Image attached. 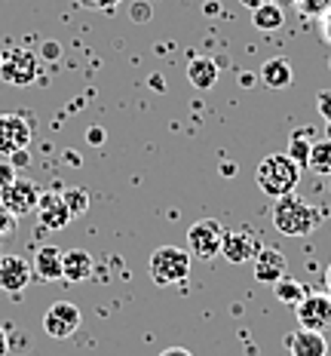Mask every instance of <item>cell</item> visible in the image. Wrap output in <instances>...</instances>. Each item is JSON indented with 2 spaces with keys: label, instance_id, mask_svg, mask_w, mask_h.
Listing matches in <instances>:
<instances>
[{
  "label": "cell",
  "instance_id": "f546056e",
  "mask_svg": "<svg viewBox=\"0 0 331 356\" xmlns=\"http://www.w3.org/2000/svg\"><path fill=\"white\" fill-rule=\"evenodd\" d=\"M86 142H90V145H101V142H105V132H101L99 126H92V129L86 132Z\"/></svg>",
  "mask_w": 331,
  "mask_h": 356
},
{
  "label": "cell",
  "instance_id": "e575fe53",
  "mask_svg": "<svg viewBox=\"0 0 331 356\" xmlns=\"http://www.w3.org/2000/svg\"><path fill=\"white\" fill-rule=\"evenodd\" d=\"M325 289H328V295H331V264L325 267Z\"/></svg>",
  "mask_w": 331,
  "mask_h": 356
},
{
  "label": "cell",
  "instance_id": "ba28073f",
  "mask_svg": "<svg viewBox=\"0 0 331 356\" xmlns=\"http://www.w3.org/2000/svg\"><path fill=\"white\" fill-rule=\"evenodd\" d=\"M31 136H34V129H31V123H28V117L0 114V154L12 157V154L25 151Z\"/></svg>",
  "mask_w": 331,
  "mask_h": 356
},
{
  "label": "cell",
  "instance_id": "44dd1931",
  "mask_svg": "<svg viewBox=\"0 0 331 356\" xmlns=\"http://www.w3.org/2000/svg\"><path fill=\"white\" fill-rule=\"evenodd\" d=\"M310 138H307V129H294L291 132V138H289V157L298 163L300 169H307V163H310Z\"/></svg>",
  "mask_w": 331,
  "mask_h": 356
},
{
  "label": "cell",
  "instance_id": "30bf717a",
  "mask_svg": "<svg viewBox=\"0 0 331 356\" xmlns=\"http://www.w3.org/2000/svg\"><path fill=\"white\" fill-rule=\"evenodd\" d=\"M43 191L37 188V184L31 181V178H16V181L10 184V188L0 194V203L6 206L12 215H31L37 209V200H40Z\"/></svg>",
  "mask_w": 331,
  "mask_h": 356
},
{
  "label": "cell",
  "instance_id": "1f68e13d",
  "mask_svg": "<svg viewBox=\"0 0 331 356\" xmlns=\"http://www.w3.org/2000/svg\"><path fill=\"white\" fill-rule=\"evenodd\" d=\"M160 356H194L190 350H184V347H169V350H163Z\"/></svg>",
  "mask_w": 331,
  "mask_h": 356
},
{
  "label": "cell",
  "instance_id": "d6a6232c",
  "mask_svg": "<svg viewBox=\"0 0 331 356\" xmlns=\"http://www.w3.org/2000/svg\"><path fill=\"white\" fill-rule=\"evenodd\" d=\"M242 6H248V10H257V6H264V3H273V0H239Z\"/></svg>",
  "mask_w": 331,
  "mask_h": 356
},
{
  "label": "cell",
  "instance_id": "8992f818",
  "mask_svg": "<svg viewBox=\"0 0 331 356\" xmlns=\"http://www.w3.org/2000/svg\"><path fill=\"white\" fill-rule=\"evenodd\" d=\"M80 325H83V314H80V307L77 304H71V301L49 304L46 314H43V332H46L49 338H56V341L71 338Z\"/></svg>",
  "mask_w": 331,
  "mask_h": 356
},
{
  "label": "cell",
  "instance_id": "9c48e42d",
  "mask_svg": "<svg viewBox=\"0 0 331 356\" xmlns=\"http://www.w3.org/2000/svg\"><path fill=\"white\" fill-rule=\"evenodd\" d=\"M34 267L22 255H3L0 258V292L6 295H22L31 283Z\"/></svg>",
  "mask_w": 331,
  "mask_h": 356
},
{
  "label": "cell",
  "instance_id": "d590c367",
  "mask_svg": "<svg viewBox=\"0 0 331 356\" xmlns=\"http://www.w3.org/2000/svg\"><path fill=\"white\" fill-rule=\"evenodd\" d=\"M273 3H276V6H282V10H285V6H294L298 0H273Z\"/></svg>",
  "mask_w": 331,
  "mask_h": 356
},
{
  "label": "cell",
  "instance_id": "d6986e66",
  "mask_svg": "<svg viewBox=\"0 0 331 356\" xmlns=\"http://www.w3.org/2000/svg\"><path fill=\"white\" fill-rule=\"evenodd\" d=\"M252 25L257 31H279V28L285 25V10L276 3H264L252 10Z\"/></svg>",
  "mask_w": 331,
  "mask_h": 356
},
{
  "label": "cell",
  "instance_id": "5b68a950",
  "mask_svg": "<svg viewBox=\"0 0 331 356\" xmlns=\"http://www.w3.org/2000/svg\"><path fill=\"white\" fill-rule=\"evenodd\" d=\"M37 71H40V62H37V53L25 47H12L3 53V65H0V77L10 86H31L37 80Z\"/></svg>",
  "mask_w": 331,
  "mask_h": 356
},
{
  "label": "cell",
  "instance_id": "f1b7e54d",
  "mask_svg": "<svg viewBox=\"0 0 331 356\" xmlns=\"http://www.w3.org/2000/svg\"><path fill=\"white\" fill-rule=\"evenodd\" d=\"M319 31H322V40L331 43V10L322 13V25H319Z\"/></svg>",
  "mask_w": 331,
  "mask_h": 356
},
{
  "label": "cell",
  "instance_id": "9a60e30c",
  "mask_svg": "<svg viewBox=\"0 0 331 356\" xmlns=\"http://www.w3.org/2000/svg\"><path fill=\"white\" fill-rule=\"evenodd\" d=\"M62 255H65V249H58V246H40L34 255V261H31L34 277L43 280V283L62 280Z\"/></svg>",
  "mask_w": 331,
  "mask_h": 356
},
{
  "label": "cell",
  "instance_id": "ffe728a7",
  "mask_svg": "<svg viewBox=\"0 0 331 356\" xmlns=\"http://www.w3.org/2000/svg\"><path fill=\"white\" fill-rule=\"evenodd\" d=\"M307 169H313L316 175H331V138L313 142V147H310V163H307Z\"/></svg>",
  "mask_w": 331,
  "mask_h": 356
},
{
  "label": "cell",
  "instance_id": "836d02e7",
  "mask_svg": "<svg viewBox=\"0 0 331 356\" xmlns=\"http://www.w3.org/2000/svg\"><path fill=\"white\" fill-rule=\"evenodd\" d=\"M255 80H257V77H255V74H248V71H246V74H242V86H255Z\"/></svg>",
  "mask_w": 331,
  "mask_h": 356
},
{
  "label": "cell",
  "instance_id": "484cf974",
  "mask_svg": "<svg viewBox=\"0 0 331 356\" xmlns=\"http://www.w3.org/2000/svg\"><path fill=\"white\" fill-rule=\"evenodd\" d=\"M16 166H12V163H0V194H3L6 188H10L12 181H16Z\"/></svg>",
  "mask_w": 331,
  "mask_h": 356
},
{
  "label": "cell",
  "instance_id": "7c38bea8",
  "mask_svg": "<svg viewBox=\"0 0 331 356\" xmlns=\"http://www.w3.org/2000/svg\"><path fill=\"white\" fill-rule=\"evenodd\" d=\"M264 246L257 243V236L252 231H227L224 234V246H221V258H227L230 264H246L261 252Z\"/></svg>",
  "mask_w": 331,
  "mask_h": 356
},
{
  "label": "cell",
  "instance_id": "d4e9b609",
  "mask_svg": "<svg viewBox=\"0 0 331 356\" xmlns=\"http://www.w3.org/2000/svg\"><path fill=\"white\" fill-rule=\"evenodd\" d=\"M16 215H12L10 209H6V206L3 203H0V236H12V234H16Z\"/></svg>",
  "mask_w": 331,
  "mask_h": 356
},
{
  "label": "cell",
  "instance_id": "52a82bcc",
  "mask_svg": "<svg viewBox=\"0 0 331 356\" xmlns=\"http://www.w3.org/2000/svg\"><path fill=\"white\" fill-rule=\"evenodd\" d=\"M300 329L313 332H328L331 329V295L325 292H307L304 301L294 307Z\"/></svg>",
  "mask_w": 331,
  "mask_h": 356
},
{
  "label": "cell",
  "instance_id": "83f0119b",
  "mask_svg": "<svg viewBox=\"0 0 331 356\" xmlns=\"http://www.w3.org/2000/svg\"><path fill=\"white\" fill-rule=\"evenodd\" d=\"M83 10H114V6H120L123 0H77Z\"/></svg>",
  "mask_w": 331,
  "mask_h": 356
},
{
  "label": "cell",
  "instance_id": "cb8c5ba5",
  "mask_svg": "<svg viewBox=\"0 0 331 356\" xmlns=\"http://www.w3.org/2000/svg\"><path fill=\"white\" fill-rule=\"evenodd\" d=\"M316 108H319L322 120L328 126V138H331V92L328 89H319V92H316Z\"/></svg>",
  "mask_w": 331,
  "mask_h": 356
},
{
  "label": "cell",
  "instance_id": "ac0fdd59",
  "mask_svg": "<svg viewBox=\"0 0 331 356\" xmlns=\"http://www.w3.org/2000/svg\"><path fill=\"white\" fill-rule=\"evenodd\" d=\"M257 77H261V83L267 89H285V86H291L294 71L285 58H267V62L261 65V74H257Z\"/></svg>",
  "mask_w": 331,
  "mask_h": 356
},
{
  "label": "cell",
  "instance_id": "3957f363",
  "mask_svg": "<svg viewBox=\"0 0 331 356\" xmlns=\"http://www.w3.org/2000/svg\"><path fill=\"white\" fill-rule=\"evenodd\" d=\"M190 252H184L178 246H160L153 249L151 261H147V270H151V280L157 286H178L190 277Z\"/></svg>",
  "mask_w": 331,
  "mask_h": 356
},
{
  "label": "cell",
  "instance_id": "8d00e7d4",
  "mask_svg": "<svg viewBox=\"0 0 331 356\" xmlns=\"http://www.w3.org/2000/svg\"><path fill=\"white\" fill-rule=\"evenodd\" d=\"M0 65H3V53H0Z\"/></svg>",
  "mask_w": 331,
  "mask_h": 356
},
{
  "label": "cell",
  "instance_id": "6da1fadb",
  "mask_svg": "<svg viewBox=\"0 0 331 356\" xmlns=\"http://www.w3.org/2000/svg\"><path fill=\"white\" fill-rule=\"evenodd\" d=\"M322 218H325V209H316V206L304 203V200H298L294 194L279 197L273 206V227L285 236L313 234L322 225Z\"/></svg>",
  "mask_w": 331,
  "mask_h": 356
},
{
  "label": "cell",
  "instance_id": "7a4b0ae2",
  "mask_svg": "<svg viewBox=\"0 0 331 356\" xmlns=\"http://www.w3.org/2000/svg\"><path fill=\"white\" fill-rule=\"evenodd\" d=\"M257 188L264 191L267 197H289L294 188H298L300 181V166L294 163L289 154H270V157L261 160V166H257Z\"/></svg>",
  "mask_w": 331,
  "mask_h": 356
},
{
  "label": "cell",
  "instance_id": "7402d4cb",
  "mask_svg": "<svg viewBox=\"0 0 331 356\" xmlns=\"http://www.w3.org/2000/svg\"><path fill=\"white\" fill-rule=\"evenodd\" d=\"M276 289V301H282V304H289V307H298L300 301H304V295H307V289L298 283V280H291V277H282L279 283H273Z\"/></svg>",
  "mask_w": 331,
  "mask_h": 356
},
{
  "label": "cell",
  "instance_id": "277c9868",
  "mask_svg": "<svg viewBox=\"0 0 331 356\" xmlns=\"http://www.w3.org/2000/svg\"><path fill=\"white\" fill-rule=\"evenodd\" d=\"M224 227H221V221L215 218H200V221H194V225L187 227V249H190V255H196V258H215L221 255V246H224Z\"/></svg>",
  "mask_w": 331,
  "mask_h": 356
},
{
  "label": "cell",
  "instance_id": "603a6c76",
  "mask_svg": "<svg viewBox=\"0 0 331 356\" xmlns=\"http://www.w3.org/2000/svg\"><path fill=\"white\" fill-rule=\"evenodd\" d=\"M62 197H65V203H68L71 218H77V215H86V212H90V191H83V188H68V191H62Z\"/></svg>",
  "mask_w": 331,
  "mask_h": 356
},
{
  "label": "cell",
  "instance_id": "8fae6325",
  "mask_svg": "<svg viewBox=\"0 0 331 356\" xmlns=\"http://www.w3.org/2000/svg\"><path fill=\"white\" fill-rule=\"evenodd\" d=\"M37 221L43 225V231H65L71 225V212H68V203H65L62 194L56 191H46L37 200Z\"/></svg>",
  "mask_w": 331,
  "mask_h": 356
},
{
  "label": "cell",
  "instance_id": "2e32d148",
  "mask_svg": "<svg viewBox=\"0 0 331 356\" xmlns=\"http://www.w3.org/2000/svg\"><path fill=\"white\" fill-rule=\"evenodd\" d=\"M92 255L86 249H68L62 255V280H68V283H83V280L92 277Z\"/></svg>",
  "mask_w": 331,
  "mask_h": 356
},
{
  "label": "cell",
  "instance_id": "5bb4252c",
  "mask_svg": "<svg viewBox=\"0 0 331 356\" xmlns=\"http://www.w3.org/2000/svg\"><path fill=\"white\" fill-rule=\"evenodd\" d=\"M289 344V353L291 356H328V341L322 332H313V329H298L285 338Z\"/></svg>",
  "mask_w": 331,
  "mask_h": 356
},
{
  "label": "cell",
  "instance_id": "4dcf8cb0",
  "mask_svg": "<svg viewBox=\"0 0 331 356\" xmlns=\"http://www.w3.org/2000/svg\"><path fill=\"white\" fill-rule=\"evenodd\" d=\"M10 353V335L3 332V325H0V356Z\"/></svg>",
  "mask_w": 331,
  "mask_h": 356
},
{
  "label": "cell",
  "instance_id": "e0dca14e",
  "mask_svg": "<svg viewBox=\"0 0 331 356\" xmlns=\"http://www.w3.org/2000/svg\"><path fill=\"white\" fill-rule=\"evenodd\" d=\"M187 80L194 89H212L218 83V62L209 56H194L187 62Z\"/></svg>",
  "mask_w": 331,
  "mask_h": 356
},
{
  "label": "cell",
  "instance_id": "4316f807",
  "mask_svg": "<svg viewBox=\"0 0 331 356\" xmlns=\"http://www.w3.org/2000/svg\"><path fill=\"white\" fill-rule=\"evenodd\" d=\"M298 10L307 13V16H316V13H325L328 10V0H298Z\"/></svg>",
  "mask_w": 331,
  "mask_h": 356
},
{
  "label": "cell",
  "instance_id": "4fadbf2b",
  "mask_svg": "<svg viewBox=\"0 0 331 356\" xmlns=\"http://www.w3.org/2000/svg\"><path fill=\"white\" fill-rule=\"evenodd\" d=\"M252 261H255V277L261 280V283H279V280L285 277V270H289L285 255L279 249H270V246H264Z\"/></svg>",
  "mask_w": 331,
  "mask_h": 356
}]
</instances>
